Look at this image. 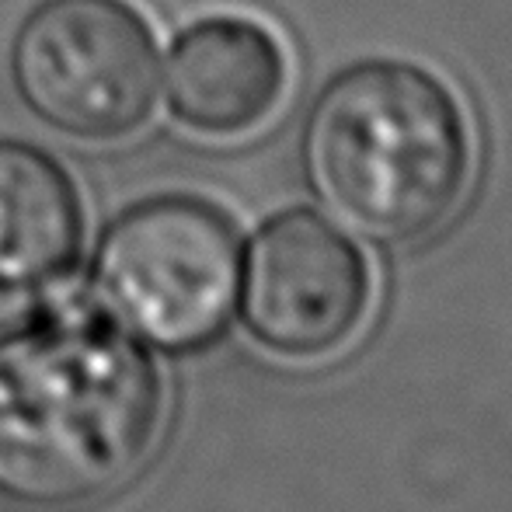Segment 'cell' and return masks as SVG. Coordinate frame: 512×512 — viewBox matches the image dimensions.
<instances>
[{
    "label": "cell",
    "instance_id": "3957f363",
    "mask_svg": "<svg viewBox=\"0 0 512 512\" xmlns=\"http://www.w3.org/2000/svg\"><path fill=\"white\" fill-rule=\"evenodd\" d=\"M241 286V234L196 196H157L108 223L91 265L105 317L164 352H192L227 328Z\"/></svg>",
    "mask_w": 512,
    "mask_h": 512
},
{
    "label": "cell",
    "instance_id": "5b68a950",
    "mask_svg": "<svg viewBox=\"0 0 512 512\" xmlns=\"http://www.w3.org/2000/svg\"><path fill=\"white\" fill-rule=\"evenodd\" d=\"M237 297L244 331L262 349L317 363L363 331L373 307V269L328 216L286 209L251 237Z\"/></svg>",
    "mask_w": 512,
    "mask_h": 512
},
{
    "label": "cell",
    "instance_id": "277c9868",
    "mask_svg": "<svg viewBox=\"0 0 512 512\" xmlns=\"http://www.w3.org/2000/svg\"><path fill=\"white\" fill-rule=\"evenodd\" d=\"M11 81L35 119L77 140L143 126L161 88L147 21L126 0H42L11 46Z\"/></svg>",
    "mask_w": 512,
    "mask_h": 512
},
{
    "label": "cell",
    "instance_id": "52a82bcc",
    "mask_svg": "<svg viewBox=\"0 0 512 512\" xmlns=\"http://www.w3.org/2000/svg\"><path fill=\"white\" fill-rule=\"evenodd\" d=\"M286 88V56L248 18H206L182 32L168 60V102L185 126L230 136L276 108Z\"/></svg>",
    "mask_w": 512,
    "mask_h": 512
},
{
    "label": "cell",
    "instance_id": "8992f818",
    "mask_svg": "<svg viewBox=\"0 0 512 512\" xmlns=\"http://www.w3.org/2000/svg\"><path fill=\"white\" fill-rule=\"evenodd\" d=\"M84 244L74 178L32 143L0 140V321H18L70 283Z\"/></svg>",
    "mask_w": 512,
    "mask_h": 512
},
{
    "label": "cell",
    "instance_id": "7a4b0ae2",
    "mask_svg": "<svg viewBox=\"0 0 512 512\" xmlns=\"http://www.w3.org/2000/svg\"><path fill=\"white\" fill-rule=\"evenodd\" d=\"M307 185L356 234L405 244L460 206L471 133L453 91L408 60H363L335 74L300 136Z\"/></svg>",
    "mask_w": 512,
    "mask_h": 512
},
{
    "label": "cell",
    "instance_id": "6da1fadb",
    "mask_svg": "<svg viewBox=\"0 0 512 512\" xmlns=\"http://www.w3.org/2000/svg\"><path fill=\"white\" fill-rule=\"evenodd\" d=\"M168 384L147 342L105 314L0 335V502L77 512L133 485L161 450Z\"/></svg>",
    "mask_w": 512,
    "mask_h": 512
}]
</instances>
